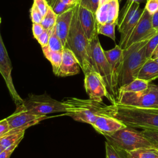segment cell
<instances>
[{"mask_svg":"<svg viewBox=\"0 0 158 158\" xmlns=\"http://www.w3.org/2000/svg\"><path fill=\"white\" fill-rule=\"evenodd\" d=\"M108 115L112 116L126 126L143 130H158V108L138 107L118 103L109 105Z\"/></svg>","mask_w":158,"mask_h":158,"instance_id":"obj_1","label":"cell"},{"mask_svg":"<svg viewBox=\"0 0 158 158\" xmlns=\"http://www.w3.org/2000/svg\"><path fill=\"white\" fill-rule=\"evenodd\" d=\"M78 3L74 10L70 28L64 48L70 49L78 59L84 74L96 71L91 57L90 42L85 35L78 18Z\"/></svg>","mask_w":158,"mask_h":158,"instance_id":"obj_2","label":"cell"},{"mask_svg":"<svg viewBox=\"0 0 158 158\" xmlns=\"http://www.w3.org/2000/svg\"><path fill=\"white\" fill-rule=\"evenodd\" d=\"M63 101L66 106V115L76 121L91 125L99 115H109L110 112L109 105L90 99L68 98Z\"/></svg>","mask_w":158,"mask_h":158,"instance_id":"obj_3","label":"cell"},{"mask_svg":"<svg viewBox=\"0 0 158 158\" xmlns=\"http://www.w3.org/2000/svg\"><path fill=\"white\" fill-rule=\"evenodd\" d=\"M149 40L135 43L123 49V62L118 85V91L122 86L137 78L141 68L148 59L145 48Z\"/></svg>","mask_w":158,"mask_h":158,"instance_id":"obj_4","label":"cell"},{"mask_svg":"<svg viewBox=\"0 0 158 158\" xmlns=\"http://www.w3.org/2000/svg\"><path fill=\"white\" fill-rule=\"evenodd\" d=\"M91 57L94 65L95 70L98 72L104 80L108 92V100L111 104L117 103V99L113 89L112 72L110 65L100 44L98 34L96 35L90 41Z\"/></svg>","mask_w":158,"mask_h":158,"instance_id":"obj_5","label":"cell"},{"mask_svg":"<svg viewBox=\"0 0 158 158\" xmlns=\"http://www.w3.org/2000/svg\"><path fill=\"white\" fill-rule=\"evenodd\" d=\"M104 136L107 141L127 152L141 148L152 146L141 131L127 126L112 135Z\"/></svg>","mask_w":158,"mask_h":158,"instance_id":"obj_6","label":"cell"},{"mask_svg":"<svg viewBox=\"0 0 158 158\" xmlns=\"http://www.w3.org/2000/svg\"><path fill=\"white\" fill-rule=\"evenodd\" d=\"M22 104L27 110L40 115L66 112V106L63 101H57L46 94H29Z\"/></svg>","mask_w":158,"mask_h":158,"instance_id":"obj_7","label":"cell"},{"mask_svg":"<svg viewBox=\"0 0 158 158\" xmlns=\"http://www.w3.org/2000/svg\"><path fill=\"white\" fill-rule=\"evenodd\" d=\"M117 103L138 107L158 108V85L149 83L144 90L120 93Z\"/></svg>","mask_w":158,"mask_h":158,"instance_id":"obj_8","label":"cell"},{"mask_svg":"<svg viewBox=\"0 0 158 158\" xmlns=\"http://www.w3.org/2000/svg\"><path fill=\"white\" fill-rule=\"evenodd\" d=\"M46 118L47 115L35 114L27 110L21 104L17 106L15 110L6 117V119L9 130L22 129L26 130L28 128L38 123Z\"/></svg>","mask_w":158,"mask_h":158,"instance_id":"obj_9","label":"cell"},{"mask_svg":"<svg viewBox=\"0 0 158 158\" xmlns=\"http://www.w3.org/2000/svg\"><path fill=\"white\" fill-rule=\"evenodd\" d=\"M157 32L152 27V15L144 8L141 18L127 40L123 49L135 43L150 40Z\"/></svg>","mask_w":158,"mask_h":158,"instance_id":"obj_10","label":"cell"},{"mask_svg":"<svg viewBox=\"0 0 158 158\" xmlns=\"http://www.w3.org/2000/svg\"><path fill=\"white\" fill-rule=\"evenodd\" d=\"M12 70V63L0 33V73L5 81L13 101L18 106L23 102V99L20 96L15 88L11 74Z\"/></svg>","mask_w":158,"mask_h":158,"instance_id":"obj_11","label":"cell"},{"mask_svg":"<svg viewBox=\"0 0 158 158\" xmlns=\"http://www.w3.org/2000/svg\"><path fill=\"white\" fill-rule=\"evenodd\" d=\"M84 86L89 99L102 102L103 98L108 99V92L103 78L100 74L96 71H90L85 74Z\"/></svg>","mask_w":158,"mask_h":158,"instance_id":"obj_12","label":"cell"},{"mask_svg":"<svg viewBox=\"0 0 158 158\" xmlns=\"http://www.w3.org/2000/svg\"><path fill=\"white\" fill-rule=\"evenodd\" d=\"M104 52L110 67L113 89L117 102V99L119 96L118 85L123 62V49L119 45L117 44L112 49L107 51L104 50Z\"/></svg>","mask_w":158,"mask_h":158,"instance_id":"obj_13","label":"cell"},{"mask_svg":"<svg viewBox=\"0 0 158 158\" xmlns=\"http://www.w3.org/2000/svg\"><path fill=\"white\" fill-rule=\"evenodd\" d=\"M119 14L118 0H100L96 12L98 23H116L117 25Z\"/></svg>","mask_w":158,"mask_h":158,"instance_id":"obj_14","label":"cell"},{"mask_svg":"<svg viewBox=\"0 0 158 158\" xmlns=\"http://www.w3.org/2000/svg\"><path fill=\"white\" fill-rule=\"evenodd\" d=\"M91 126L103 136L112 135L127 127L117 118L106 114L99 115Z\"/></svg>","mask_w":158,"mask_h":158,"instance_id":"obj_15","label":"cell"},{"mask_svg":"<svg viewBox=\"0 0 158 158\" xmlns=\"http://www.w3.org/2000/svg\"><path fill=\"white\" fill-rule=\"evenodd\" d=\"M80 65L73 52L69 48H64L62 51V62L58 71L57 77H69L78 74Z\"/></svg>","mask_w":158,"mask_h":158,"instance_id":"obj_16","label":"cell"},{"mask_svg":"<svg viewBox=\"0 0 158 158\" xmlns=\"http://www.w3.org/2000/svg\"><path fill=\"white\" fill-rule=\"evenodd\" d=\"M78 18L85 36L90 41L96 35H98L96 14L92 11L78 6Z\"/></svg>","mask_w":158,"mask_h":158,"instance_id":"obj_17","label":"cell"},{"mask_svg":"<svg viewBox=\"0 0 158 158\" xmlns=\"http://www.w3.org/2000/svg\"><path fill=\"white\" fill-rule=\"evenodd\" d=\"M75 7L62 14L57 15L55 25V30L56 34L60 38L64 48L65 46L67 38L70 28Z\"/></svg>","mask_w":158,"mask_h":158,"instance_id":"obj_18","label":"cell"},{"mask_svg":"<svg viewBox=\"0 0 158 158\" xmlns=\"http://www.w3.org/2000/svg\"><path fill=\"white\" fill-rule=\"evenodd\" d=\"M139 8V3L130 0L127 1L123 7L119 11L118 14L117 28L119 32L130 21Z\"/></svg>","mask_w":158,"mask_h":158,"instance_id":"obj_19","label":"cell"},{"mask_svg":"<svg viewBox=\"0 0 158 158\" xmlns=\"http://www.w3.org/2000/svg\"><path fill=\"white\" fill-rule=\"evenodd\" d=\"M137 78L149 83L158 78V64L154 59H148L141 68Z\"/></svg>","mask_w":158,"mask_h":158,"instance_id":"obj_20","label":"cell"},{"mask_svg":"<svg viewBox=\"0 0 158 158\" xmlns=\"http://www.w3.org/2000/svg\"><path fill=\"white\" fill-rule=\"evenodd\" d=\"M25 132V130L22 129L10 130L0 138V144L3 149H6L15 144H19L23 139Z\"/></svg>","mask_w":158,"mask_h":158,"instance_id":"obj_21","label":"cell"},{"mask_svg":"<svg viewBox=\"0 0 158 158\" xmlns=\"http://www.w3.org/2000/svg\"><path fill=\"white\" fill-rule=\"evenodd\" d=\"M144 8H139L136 13L135 14L133 18L130 20V21L124 27V28L122 30L120 33V40L119 42V46L120 47L123 49V47L125 46V44L128 40L129 36L130 35L131 31H133V28L138 22L139 19L141 18V16L143 12Z\"/></svg>","mask_w":158,"mask_h":158,"instance_id":"obj_22","label":"cell"},{"mask_svg":"<svg viewBox=\"0 0 158 158\" xmlns=\"http://www.w3.org/2000/svg\"><path fill=\"white\" fill-rule=\"evenodd\" d=\"M44 57L50 62L52 67L54 73L57 76L62 62V52H56L51 51L48 46L41 47Z\"/></svg>","mask_w":158,"mask_h":158,"instance_id":"obj_23","label":"cell"},{"mask_svg":"<svg viewBox=\"0 0 158 158\" xmlns=\"http://www.w3.org/2000/svg\"><path fill=\"white\" fill-rule=\"evenodd\" d=\"M128 158H158V149L154 146L127 151Z\"/></svg>","mask_w":158,"mask_h":158,"instance_id":"obj_24","label":"cell"},{"mask_svg":"<svg viewBox=\"0 0 158 158\" xmlns=\"http://www.w3.org/2000/svg\"><path fill=\"white\" fill-rule=\"evenodd\" d=\"M149 85V82L137 78L129 83L122 86L119 89L118 93L120 94V93H133L141 91L146 89L148 87Z\"/></svg>","mask_w":158,"mask_h":158,"instance_id":"obj_25","label":"cell"},{"mask_svg":"<svg viewBox=\"0 0 158 158\" xmlns=\"http://www.w3.org/2000/svg\"><path fill=\"white\" fill-rule=\"evenodd\" d=\"M106 158H128L127 151L110 144L108 141L105 142Z\"/></svg>","mask_w":158,"mask_h":158,"instance_id":"obj_26","label":"cell"},{"mask_svg":"<svg viewBox=\"0 0 158 158\" xmlns=\"http://www.w3.org/2000/svg\"><path fill=\"white\" fill-rule=\"evenodd\" d=\"M57 17V15L53 11L52 9L49 7L41 22V24L43 25L44 30H51L56 25Z\"/></svg>","mask_w":158,"mask_h":158,"instance_id":"obj_27","label":"cell"},{"mask_svg":"<svg viewBox=\"0 0 158 158\" xmlns=\"http://www.w3.org/2000/svg\"><path fill=\"white\" fill-rule=\"evenodd\" d=\"M117 25L116 23H107L104 24L98 23L97 26V31L98 35H103L104 36H108L111 38L113 41L115 40V28Z\"/></svg>","mask_w":158,"mask_h":158,"instance_id":"obj_28","label":"cell"},{"mask_svg":"<svg viewBox=\"0 0 158 158\" xmlns=\"http://www.w3.org/2000/svg\"><path fill=\"white\" fill-rule=\"evenodd\" d=\"M48 46L51 51L56 52H62L64 49L60 38L56 34L55 27L51 31Z\"/></svg>","mask_w":158,"mask_h":158,"instance_id":"obj_29","label":"cell"},{"mask_svg":"<svg viewBox=\"0 0 158 158\" xmlns=\"http://www.w3.org/2000/svg\"><path fill=\"white\" fill-rule=\"evenodd\" d=\"M158 46V31L148 41L146 44L145 53L147 59H150L153 52Z\"/></svg>","mask_w":158,"mask_h":158,"instance_id":"obj_30","label":"cell"},{"mask_svg":"<svg viewBox=\"0 0 158 158\" xmlns=\"http://www.w3.org/2000/svg\"><path fill=\"white\" fill-rule=\"evenodd\" d=\"M141 131L152 144V146L158 149V130L146 129Z\"/></svg>","mask_w":158,"mask_h":158,"instance_id":"obj_31","label":"cell"},{"mask_svg":"<svg viewBox=\"0 0 158 158\" xmlns=\"http://www.w3.org/2000/svg\"><path fill=\"white\" fill-rule=\"evenodd\" d=\"M76 5L66 4L61 2L60 0H57L51 8L57 15H60L68 11L71 9L74 8L76 6Z\"/></svg>","mask_w":158,"mask_h":158,"instance_id":"obj_32","label":"cell"},{"mask_svg":"<svg viewBox=\"0 0 158 158\" xmlns=\"http://www.w3.org/2000/svg\"><path fill=\"white\" fill-rule=\"evenodd\" d=\"M100 0H80V6L85 7L96 14Z\"/></svg>","mask_w":158,"mask_h":158,"instance_id":"obj_33","label":"cell"},{"mask_svg":"<svg viewBox=\"0 0 158 158\" xmlns=\"http://www.w3.org/2000/svg\"><path fill=\"white\" fill-rule=\"evenodd\" d=\"M30 19L32 23H40L43 18V16L42 15L40 11L38 9L36 6L33 3L30 9Z\"/></svg>","mask_w":158,"mask_h":158,"instance_id":"obj_34","label":"cell"},{"mask_svg":"<svg viewBox=\"0 0 158 158\" xmlns=\"http://www.w3.org/2000/svg\"><path fill=\"white\" fill-rule=\"evenodd\" d=\"M33 4L36 6L43 16L46 14L50 7L47 0H33Z\"/></svg>","mask_w":158,"mask_h":158,"instance_id":"obj_35","label":"cell"},{"mask_svg":"<svg viewBox=\"0 0 158 158\" xmlns=\"http://www.w3.org/2000/svg\"><path fill=\"white\" fill-rule=\"evenodd\" d=\"M144 9L151 15H154L158 11V0H146Z\"/></svg>","mask_w":158,"mask_h":158,"instance_id":"obj_36","label":"cell"},{"mask_svg":"<svg viewBox=\"0 0 158 158\" xmlns=\"http://www.w3.org/2000/svg\"><path fill=\"white\" fill-rule=\"evenodd\" d=\"M52 30H44L43 33L36 39L38 41V42L39 43V44L41 45V47L48 46L49 36H50Z\"/></svg>","mask_w":158,"mask_h":158,"instance_id":"obj_37","label":"cell"},{"mask_svg":"<svg viewBox=\"0 0 158 158\" xmlns=\"http://www.w3.org/2000/svg\"><path fill=\"white\" fill-rule=\"evenodd\" d=\"M44 31V28H43L41 23H32V32L33 37L35 39H36L39 36H40Z\"/></svg>","mask_w":158,"mask_h":158,"instance_id":"obj_38","label":"cell"},{"mask_svg":"<svg viewBox=\"0 0 158 158\" xmlns=\"http://www.w3.org/2000/svg\"><path fill=\"white\" fill-rule=\"evenodd\" d=\"M9 130V127L6 118L0 120V138Z\"/></svg>","mask_w":158,"mask_h":158,"instance_id":"obj_39","label":"cell"},{"mask_svg":"<svg viewBox=\"0 0 158 158\" xmlns=\"http://www.w3.org/2000/svg\"><path fill=\"white\" fill-rule=\"evenodd\" d=\"M19 144H15L13 145L6 149H4L1 153H0V158H10L11 154L15 150V149L17 147Z\"/></svg>","mask_w":158,"mask_h":158,"instance_id":"obj_40","label":"cell"},{"mask_svg":"<svg viewBox=\"0 0 158 158\" xmlns=\"http://www.w3.org/2000/svg\"><path fill=\"white\" fill-rule=\"evenodd\" d=\"M152 23L153 28L158 31V11L152 15Z\"/></svg>","mask_w":158,"mask_h":158,"instance_id":"obj_41","label":"cell"},{"mask_svg":"<svg viewBox=\"0 0 158 158\" xmlns=\"http://www.w3.org/2000/svg\"><path fill=\"white\" fill-rule=\"evenodd\" d=\"M64 4L69 5H76L79 3L80 0H60Z\"/></svg>","mask_w":158,"mask_h":158,"instance_id":"obj_42","label":"cell"},{"mask_svg":"<svg viewBox=\"0 0 158 158\" xmlns=\"http://www.w3.org/2000/svg\"><path fill=\"white\" fill-rule=\"evenodd\" d=\"M158 57V46H157V48H156V49L154 50V51L153 52L151 58L152 59H155L156 58Z\"/></svg>","mask_w":158,"mask_h":158,"instance_id":"obj_43","label":"cell"},{"mask_svg":"<svg viewBox=\"0 0 158 158\" xmlns=\"http://www.w3.org/2000/svg\"><path fill=\"white\" fill-rule=\"evenodd\" d=\"M56 1H57V0H47L48 2V4H49V6H50L51 7H52L53 6V5H54V3L56 2Z\"/></svg>","mask_w":158,"mask_h":158,"instance_id":"obj_44","label":"cell"},{"mask_svg":"<svg viewBox=\"0 0 158 158\" xmlns=\"http://www.w3.org/2000/svg\"><path fill=\"white\" fill-rule=\"evenodd\" d=\"M119 2H120L122 0H118ZM130 1H133L138 3H141V2H146V0H130Z\"/></svg>","mask_w":158,"mask_h":158,"instance_id":"obj_45","label":"cell"},{"mask_svg":"<svg viewBox=\"0 0 158 158\" xmlns=\"http://www.w3.org/2000/svg\"><path fill=\"white\" fill-rule=\"evenodd\" d=\"M3 150H4V149H3V148H2V146H1V144H0V153H1Z\"/></svg>","mask_w":158,"mask_h":158,"instance_id":"obj_46","label":"cell"},{"mask_svg":"<svg viewBox=\"0 0 158 158\" xmlns=\"http://www.w3.org/2000/svg\"><path fill=\"white\" fill-rule=\"evenodd\" d=\"M155 61H156V62L158 64V57L157 58H156V59H154Z\"/></svg>","mask_w":158,"mask_h":158,"instance_id":"obj_47","label":"cell"},{"mask_svg":"<svg viewBox=\"0 0 158 158\" xmlns=\"http://www.w3.org/2000/svg\"><path fill=\"white\" fill-rule=\"evenodd\" d=\"M1 17H0V24H1Z\"/></svg>","mask_w":158,"mask_h":158,"instance_id":"obj_48","label":"cell"}]
</instances>
